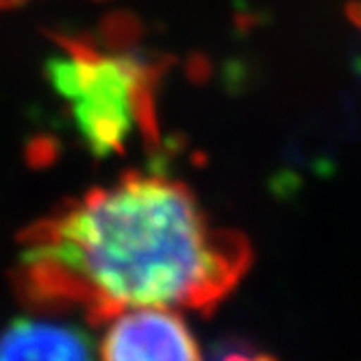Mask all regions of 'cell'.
Returning <instances> with one entry per match:
<instances>
[{
  "label": "cell",
  "mask_w": 361,
  "mask_h": 361,
  "mask_svg": "<svg viewBox=\"0 0 361 361\" xmlns=\"http://www.w3.org/2000/svg\"><path fill=\"white\" fill-rule=\"evenodd\" d=\"M9 270L33 314L90 324L140 307L214 314L252 264L244 233L220 226L198 196L164 172H124L22 231Z\"/></svg>",
  "instance_id": "1"
},
{
  "label": "cell",
  "mask_w": 361,
  "mask_h": 361,
  "mask_svg": "<svg viewBox=\"0 0 361 361\" xmlns=\"http://www.w3.org/2000/svg\"><path fill=\"white\" fill-rule=\"evenodd\" d=\"M207 361H276L270 353L240 338H226L218 342Z\"/></svg>",
  "instance_id": "5"
},
{
  "label": "cell",
  "mask_w": 361,
  "mask_h": 361,
  "mask_svg": "<svg viewBox=\"0 0 361 361\" xmlns=\"http://www.w3.org/2000/svg\"><path fill=\"white\" fill-rule=\"evenodd\" d=\"M22 3H27V0H0V13L7 11V9H13Z\"/></svg>",
  "instance_id": "7"
},
{
  "label": "cell",
  "mask_w": 361,
  "mask_h": 361,
  "mask_svg": "<svg viewBox=\"0 0 361 361\" xmlns=\"http://www.w3.org/2000/svg\"><path fill=\"white\" fill-rule=\"evenodd\" d=\"M0 361H94L85 333L72 324L22 318L0 333Z\"/></svg>",
  "instance_id": "4"
},
{
  "label": "cell",
  "mask_w": 361,
  "mask_h": 361,
  "mask_svg": "<svg viewBox=\"0 0 361 361\" xmlns=\"http://www.w3.org/2000/svg\"><path fill=\"white\" fill-rule=\"evenodd\" d=\"M159 76L161 66L128 39L126 22L114 24L102 37H59L48 61V79L96 157L124 152L137 135L157 142Z\"/></svg>",
  "instance_id": "2"
},
{
  "label": "cell",
  "mask_w": 361,
  "mask_h": 361,
  "mask_svg": "<svg viewBox=\"0 0 361 361\" xmlns=\"http://www.w3.org/2000/svg\"><path fill=\"white\" fill-rule=\"evenodd\" d=\"M100 361H207L188 322L166 307H140L109 320Z\"/></svg>",
  "instance_id": "3"
},
{
  "label": "cell",
  "mask_w": 361,
  "mask_h": 361,
  "mask_svg": "<svg viewBox=\"0 0 361 361\" xmlns=\"http://www.w3.org/2000/svg\"><path fill=\"white\" fill-rule=\"evenodd\" d=\"M348 11H350V20L361 29V0H350Z\"/></svg>",
  "instance_id": "6"
}]
</instances>
